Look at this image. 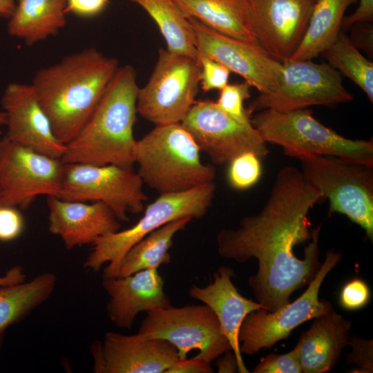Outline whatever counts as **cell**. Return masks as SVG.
<instances>
[{"label": "cell", "instance_id": "1", "mask_svg": "<svg viewBox=\"0 0 373 373\" xmlns=\"http://www.w3.org/2000/svg\"><path fill=\"white\" fill-rule=\"evenodd\" d=\"M323 200L301 170L284 166L260 211L243 218L236 229H222L216 236L221 257L239 263L257 260L258 270L247 283L256 302L269 312L288 303L321 266V227L310 230L309 213Z\"/></svg>", "mask_w": 373, "mask_h": 373}, {"label": "cell", "instance_id": "2", "mask_svg": "<svg viewBox=\"0 0 373 373\" xmlns=\"http://www.w3.org/2000/svg\"><path fill=\"white\" fill-rule=\"evenodd\" d=\"M118 67L115 58L88 48L36 73L31 84L61 144L80 131Z\"/></svg>", "mask_w": 373, "mask_h": 373}, {"label": "cell", "instance_id": "3", "mask_svg": "<svg viewBox=\"0 0 373 373\" xmlns=\"http://www.w3.org/2000/svg\"><path fill=\"white\" fill-rule=\"evenodd\" d=\"M139 88L135 68L118 67L85 124L66 145L61 162L133 166Z\"/></svg>", "mask_w": 373, "mask_h": 373}, {"label": "cell", "instance_id": "4", "mask_svg": "<svg viewBox=\"0 0 373 373\" xmlns=\"http://www.w3.org/2000/svg\"><path fill=\"white\" fill-rule=\"evenodd\" d=\"M181 123L157 125L137 140L135 163L144 184L159 194L185 191L214 182L216 170Z\"/></svg>", "mask_w": 373, "mask_h": 373}, {"label": "cell", "instance_id": "5", "mask_svg": "<svg viewBox=\"0 0 373 373\" xmlns=\"http://www.w3.org/2000/svg\"><path fill=\"white\" fill-rule=\"evenodd\" d=\"M266 143L278 144L286 155H329L373 166L372 141L351 140L324 126L307 108L280 111L267 108L251 117Z\"/></svg>", "mask_w": 373, "mask_h": 373}, {"label": "cell", "instance_id": "6", "mask_svg": "<svg viewBox=\"0 0 373 373\" xmlns=\"http://www.w3.org/2000/svg\"><path fill=\"white\" fill-rule=\"evenodd\" d=\"M214 182L189 190L160 195L144 209V214L132 227L100 237L84 262L86 269L98 272L103 278L117 277L121 261L137 242L160 227L180 218L199 219L209 211L214 198Z\"/></svg>", "mask_w": 373, "mask_h": 373}, {"label": "cell", "instance_id": "7", "mask_svg": "<svg viewBox=\"0 0 373 373\" xmlns=\"http://www.w3.org/2000/svg\"><path fill=\"white\" fill-rule=\"evenodd\" d=\"M306 180L329 200L328 214L339 213L360 226L373 241L372 166L338 157H297Z\"/></svg>", "mask_w": 373, "mask_h": 373}, {"label": "cell", "instance_id": "8", "mask_svg": "<svg viewBox=\"0 0 373 373\" xmlns=\"http://www.w3.org/2000/svg\"><path fill=\"white\" fill-rule=\"evenodd\" d=\"M341 258V253L328 250L307 288L294 302H289L274 312L259 309L249 313L238 333L241 354H256L262 349L269 348L287 338L302 323L333 311L332 304L321 300L318 294L324 279Z\"/></svg>", "mask_w": 373, "mask_h": 373}, {"label": "cell", "instance_id": "9", "mask_svg": "<svg viewBox=\"0 0 373 373\" xmlns=\"http://www.w3.org/2000/svg\"><path fill=\"white\" fill-rule=\"evenodd\" d=\"M64 175L57 198L69 201L102 202L122 222L128 214L142 213L148 197L144 182L133 166L64 163Z\"/></svg>", "mask_w": 373, "mask_h": 373}, {"label": "cell", "instance_id": "10", "mask_svg": "<svg viewBox=\"0 0 373 373\" xmlns=\"http://www.w3.org/2000/svg\"><path fill=\"white\" fill-rule=\"evenodd\" d=\"M200 75L197 59L160 48L148 82L139 88L137 113L155 126L180 123L196 101Z\"/></svg>", "mask_w": 373, "mask_h": 373}, {"label": "cell", "instance_id": "11", "mask_svg": "<svg viewBox=\"0 0 373 373\" xmlns=\"http://www.w3.org/2000/svg\"><path fill=\"white\" fill-rule=\"evenodd\" d=\"M282 64L276 87L269 93H260L251 102L247 109L251 114L267 108L285 111L316 105L334 108L354 99L344 87L341 73L327 63L288 59Z\"/></svg>", "mask_w": 373, "mask_h": 373}, {"label": "cell", "instance_id": "12", "mask_svg": "<svg viewBox=\"0 0 373 373\" xmlns=\"http://www.w3.org/2000/svg\"><path fill=\"white\" fill-rule=\"evenodd\" d=\"M138 333L169 341L176 347L179 358L196 350V357L211 363L231 350L216 315L204 303L148 312Z\"/></svg>", "mask_w": 373, "mask_h": 373}, {"label": "cell", "instance_id": "13", "mask_svg": "<svg viewBox=\"0 0 373 373\" xmlns=\"http://www.w3.org/2000/svg\"><path fill=\"white\" fill-rule=\"evenodd\" d=\"M64 164L6 136L0 139V205L27 208L38 196L57 197Z\"/></svg>", "mask_w": 373, "mask_h": 373}, {"label": "cell", "instance_id": "14", "mask_svg": "<svg viewBox=\"0 0 373 373\" xmlns=\"http://www.w3.org/2000/svg\"><path fill=\"white\" fill-rule=\"evenodd\" d=\"M316 0H239L244 26L271 57L289 59L305 32Z\"/></svg>", "mask_w": 373, "mask_h": 373}, {"label": "cell", "instance_id": "15", "mask_svg": "<svg viewBox=\"0 0 373 373\" xmlns=\"http://www.w3.org/2000/svg\"><path fill=\"white\" fill-rule=\"evenodd\" d=\"M180 123L214 164H229L247 152L260 158L268 154L267 143L252 124L236 120L215 102L195 101Z\"/></svg>", "mask_w": 373, "mask_h": 373}, {"label": "cell", "instance_id": "16", "mask_svg": "<svg viewBox=\"0 0 373 373\" xmlns=\"http://www.w3.org/2000/svg\"><path fill=\"white\" fill-rule=\"evenodd\" d=\"M195 38L198 55L207 56L241 76L260 93L277 86L282 63L271 57L257 44L221 34L199 21L188 18Z\"/></svg>", "mask_w": 373, "mask_h": 373}, {"label": "cell", "instance_id": "17", "mask_svg": "<svg viewBox=\"0 0 373 373\" xmlns=\"http://www.w3.org/2000/svg\"><path fill=\"white\" fill-rule=\"evenodd\" d=\"M95 373H165L178 358L176 347L169 341L131 335L106 333L90 346Z\"/></svg>", "mask_w": 373, "mask_h": 373}, {"label": "cell", "instance_id": "18", "mask_svg": "<svg viewBox=\"0 0 373 373\" xmlns=\"http://www.w3.org/2000/svg\"><path fill=\"white\" fill-rule=\"evenodd\" d=\"M1 104L6 115L7 138L39 153L61 160L66 145L55 137L31 84H9L3 91Z\"/></svg>", "mask_w": 373, "mask_h": 373}, {"label": "cell", "instance_id": "19", "mask_svg": "<svg viewBox=\"0 0 373 373\" xmlns=\"http://www.w3.org/2000/svg\"><path fill=\"white\" fill-rule=\"evenodd\" d=\"M48 229L66 248L93 245L100 237L120 230L114 212L102 202L69 201L48 196Z\"/></svg>", "mask_w": 373, "mask_h": 373}, {"label": "cell", "instance_id": "20", "mask_svg": "<svg viewBox=\"0 0 373 373\" xmlns=\"http://www.w3.org/2000/svg\"><path fill=\"white\" fill-rule=\"evenodd\" d=\"M108 296L106 311L119 328H132L140 312L171 306L164 291V281L157 269L142 270L123 277L103 278Z\"/></svg>", "mask_w": 373, "mask_h": 373}, {"label": "cell", "instance_id": "21", "mask_svg": "<svg viewBox=\"0 0 373 373\" xmlns=\"http://www.w3.org/2000/svg\"><path fill=\"white\" fill-rule=\"evenodd\" d=\"M234 276V271L231 268L221 266L214 273L211 283L204 287L191 285L189 294L213 310L218 319L222 332L227 338L236 355L238 372L249 373L240 351L239 329L249 313L265 307L241 295L232 282Z\"/></svg>", "mask_w": 373, "mask_h": 373}, {"label": "cell", "instance_id": "22", "mask_svg": "<svg viewBox=\"0 0 373 373\" xmlns=\"http://www.w3.org/2000/svg\"><path fill=\"white\" fill-rule=\"evenodd\" d=\"M351 322L334 310L314 318L295 346L302 373L328 372L350 338Z\"/></svg>", "mask_w": 373, "mask_h": 373}, {"label": "cell", "instance_id": "23", "mask_svg": "<svg viewBox=\"0 0 373 373\" xmlns=\"http://www.w3.org/2000/svg\"><path fill=\"white\" fill-rule=\"evenodd\" d=\"M66 0H17L8 32L29 46L55 35L66 23Z\"/></svg>", "mask_w": 373, "mask_h": 373}, {"label": "cell", "instance_id": "24", "mask_svg": "<svg viewBox=\"0 0 373 373\" xmlns=\"http://www.w3.org/2000/svg\"><path fill=\"white\" fill-rule=\"evenodd\" d=\"M356 0H316L297 49L289 59H312L337 39L345 13Z\"/></svg>", "mask_w": 373, "mask_h": 373}, {"label": "cell", "instance_id": "25", "mask_svg": "<svg viewBox=\"0 0 373 373\" xmlns=\"http://www.w3.org/2000/svg\"><path fill=\"white\" fill-rule=\"evenodd\" d=\"M57 276L43 272L30 280L0 285V330L22 320L53 293Z\"/></svg>", "mask_w": 373, "mask_h": 373}, {"label": "cell", "instance_id": "26", "mask_svg": "<svg viewBox=\"0 0 373 373\" xmlns=\"http://www.w3.org/2000/svg\"><path fill=\"white\" fill-rule=\"evenodd\" d=\"M193 220L186 217L170 222L145 236L134 245L122 258L117 277L135 272L158 269L171 262L170 249L175 236Z\"/></svg>", "mask_w": 373, "mask_h": 373}, {"label": "cell", "instance_id": "27", "mask_svg": "<svg viewBox=\"0 0 373 373\" xmlns=\"http://www.w3.org/2000/svg\"><path fill=\"white\" fill-rule=\"evenodd\" d=\"M141 6L154 20L167 50L197 59L195 38L189 19L175 0H128Z\"/></svg>", "mask_w": 373, "mask_h": 373}, {"label": "cell", "instance_id": "28", "mask_svg": "<svg viewBox=\"0 0 373 373\" xmlns=\"http://www.w3.org/2000/svg\"><path fill=\"white\" fill-rule=\"evenodd\" d=\"M175 1L187 18L196 19L227 36L257 43L243 25L239 0H175Z\"/></svg>", "mask_w": 373, "mask_h": 373}, {"label": "cell", "instance_id": "29", "mask_svg": "<svg viewBox=\"0 0 373 373\" xmlns=\"http://www.w3.org/2000/svg\"><path fill=\"white\" fill-rule=\"evenodd\" d=\"M322 55L332 67L355 83L373 102V64L342 31Z\"/></svg>", "mask_w": 373, "mask_h": 373}, {"label": "cell", "instance_id": "30", "mask_svg": "<svg viewBox=\"0 0 373 373\" xmlns=\"http://www.w3.org/2000/svg\"><path fill=\"white\" fill-rule=\"evenodd\" d=\"M260 157L252 152L236 156L229 164L227 178L231 187L245 190L254 186L262 175Z\"/></svg>", "mask_w": 373, "mask_h": 373}, {"label": "cell", "instance_id": "31", "mask_svg": "<svg viewBox=\"0 0 373 373\" xmlns=\"http://www.w3.org/2000/svg\"><path fill=\"white\" fill-rule=\"evenodd\" d=\"M251 87L245 81L239 84H228L220 90L215 102L219 108L236 120L251 124L252 114L244 106V102L251 97Z\"/></svg>", "mask_w": 373, "mask_h": 373}, {"label": "cell", "instance_id": "32", "mask_svg": "<svg viewBox=\"0 0 373 373\" xmlns=\"http://www.w3.org/2000/svg\"><path fill=\"white\" fill-rule=\"evenodd\" d=\"M200 66V85L204 92L220 90L228 84L231 71L222 64L204 55H198Z\"/></svg>", "mask_w": 373, "mask_h": 373}, {"label": "cell", "instance_id": "33", "mask_svg": "<svg viewBox=\"0 0 373 373\" xmlns=\"http://www.w3.org/2000/svg\"><path fill=\"white\" fill-rule=\"evenodd\" d=\"M253 373H302L296 347L285 354H271L260 359Z\"/></svg>", "mask_w": 373, "mask_h": 373}, {"label": "cell", "instance_id": "34", "mask_svg": "<svg viewBox=\"0 0 373 373\" xmlns=\"http://www.w3.org/2000/svg\"><path fill=\"white\" fill-rule=\"evenodd\" d=\"M370 295L367 283L360 278H354L343 287L340 293L339 303L345 309L357 310L370 302Z\"/></svg>", "mask_w": 373, "mask_h": 373}, {"label": "cell", "instance_id": "35", "mask_svg": "<svg viewBox=\"0 0 373 373\" xmlns=\"http://www.w3.org/2000/svg\"><path fill=\"white\" fill-rule=\"evenodd\" d=\"M348 345L351 352L346 355L347 363L356 366L354 372L370 373L373 372V343L372 340H365L360 337H350Z\"/></svg>", "mask_w": 373, "mask_h": 373}, {"label": "cell", "instance_id": "36", "mask_svg": "<svg viewBox=\"0 0 373 373\" xmlns=\"http://www.w3.org/2000/svg\"><path fill=\"white\" fill-rule=\"evenodd\" d=\"M25 221L16 207L0 205V241L10 242L19 238L23 231Z\"/></svg>", "mask_w": 373, "mask_h": 373}, {"label": "cell", "instance_id": "37", "mask_svg": "<svg viewBox=\"0 0 373 373\" xmlns=\"http://www.w3.org/2000/svg\"><path fill=\"white\" fill-rule=\"evenodd\" d=\"M109 0H66V13H73L82 17H91L101 13Z\"/></svg>", "mask_w": 373, "mask_h": 373}, {"label": "cell", "instance_id": "38", "mask_svg": "<svg viewBox=\"0 0 373 373\" xmlns=\"http://www.w3.org/2000/svg\"><path fill=\"white\" fill-rule=\"evenodd\" d=\"M211 363L196 357L178 358L165 373H212Z\"/></svg>", "mask_w": 373, "mask_h": 373}, {"label": "cell", "instance_id": "39", "mask_svg": "<svg viewBox=\"0 0 373 373\" xmlns=\"http://www.w3.org/2000/svg\"><path fill=\"white\" fill-rule=\"evenodd\" d=\"M373 19V0H359L355 11L347 17H345L343 26L352 27L358 23H370Z\"/></svg>", "mask_w": 373, "mask_h": 373}, {"label": "cell", "instance_id": "40", "mask_svg": "<svg viewBox=\"0 0 373 373\" xmlns=\"http://www.w3.org/2000/svg\"><path fill=\"white\" fill-rule=\"evenodd\" d=\"M369 23H358L354 24L352 26L353 28L352 37H350L354 45L359 42L356 46L358 48H361L367 52L371 51L370 48L372 50V26Z\"/></svg>", "mask_w": 373, "mask_h": 373}, {"label": "cell", "instance_id": "41", "mask_svg": "<svg viewBox=\"0 0 373 373\" xmlns=\"http://www.w3.org/2000/svg\"><path fill=\"white\" fill-rule=\"evenodd\" d=\"M216 366L219 373L238 372L237 359L231 350L227 351L216 358Z\"/></svg>", "mask_w": 373, "mask_h": 373}, {"label": "cell", "instance_id": "42", "mask_svg": "<svg viewBox=\"0 0 373 373\" xmlns=\"http://www.w3.org/2000/svg\"><path fill=\"white\" fill-rule=\"evenodd\" d=\"M26 280V275L19 265L12 267L6 274L0 276V285L20 283Z\"/></svg>", "mask_w": 373, "mask_h": 373}, {"label": "cell", "instance_id": "43", "mask_svg": "<svg viewBox=\"0 0 373 373\" xmlns=\"http://www.w3.org/2000/svg\"><path fill=\"white\" fill-rule=\"evenodd\" d=\"M17 0H0V17L9 19L16 8Z\"/></svg>", "mask_w": 373, "mask_h": 373}, {"label": "cell", "instance_id": "44", "mask_svg": "<svg viewBox=\"0 0 373 373\" xmlns=\"http://www.w3.org/2000/svg\"><path fill=\"white\" fill-rule=\"evenodd\" d=\"M6 123V115L3 110L0 109V127L4 126Z\"/></svg>", "mask_w": 373, "mask_h": 373}, {"label": "cell", "instance_id": "45", "mask_svg": "<svg viewBox=\"0 0 373 373\" xmlns=\"http://www.w3.org/2000/svg\"><path fill=\"white\" fill-rule=\"evenodd\" d=\"M6 329L0 330V349L3 344Z\"/></svg>", "mask_w": 373, "mask_h": 373}]
</instances>
